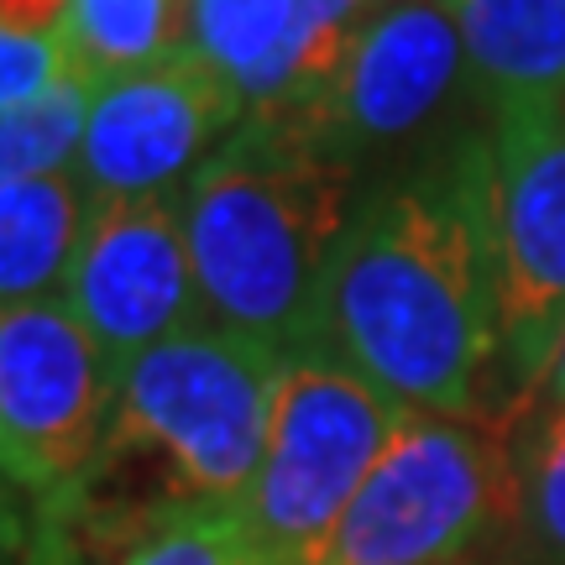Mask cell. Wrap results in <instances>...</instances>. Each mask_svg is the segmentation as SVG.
<instances>
[{"label":"cell","mask_w":565,"mask_h":565,"mask_svg":"<svg viewBox=\"0 0 565 565\" xmlns=\"http://www.w3.org/2000/svg\"><path fill=\"white\" fill-rule=\"evenodd\" d=\"M315 345L398 408L482 419L503 387L487 131L362 189L324 282Z\"/></svg>","instance_id":"obj_1"},{"label":"cell","mask_w":565,"mask_h":565,"mask_svg":"<svg viewBox=\"0 0 565 565\" xmlns=\"http://www.w3.org/2000/svg\"><path fill=\"white\" fill-rule=\"evenodd\" d=\"M356 173L315 126L246 116L179 194L204 315L278 356L315 345Z\"/></svg>","instance_id":"obj_2"},{"label":"cell","mask_w":565,"mask_h":565,"mask_svg":"<svg viewBox=\"0 0 565 565\" xmlns=\"http://www.w3.org/2000/svg\"><path fill=\"white\" fill-rule=\"evenodd\" d=\"M282 356L204 320L121 372L110 429L68 513L105 540L162 508H242L267 456Z\"/></svg>","instance_id":"obj_3"},{"label":"cell","mask_w":565,"mask_h":565,"mask_svg":"<svg viewBox=\"0 0 565 565\" xmlns=\"http://www.w3.org/2000/svg\"><path fill=\"white\" fill-rule=\"evenodd\" d=\"M404 408L320 345L282 356L263 471L242 519L273 565H320Z\"/></svg>","instance_id":"obj_4"},{"label":"cell","mask_w":565,"mask_h":565,"mask_svg":"<svg viewBox=\"0 0 565 565\" xmlns=\"http://www.w3.org/2000/svg\"><path fill=\"white\" fill-rule=\"evenodd\" d=\"M513 498V461L471 419L404 408L320 565H466Z\"/></svg>","instance_id":"obj_5"},{"label":"cell","mask_w":565,"mask_h":565,"mask_svg":"<svg viewBox=\"0 0 565 565\" xmlns=\"http://www.w3.org/2000/svg\"><path fill=\"white\" fill-rule=\"evenodd\" d=\"M482 131L503 387L529 398L565 345V100L498 110Z\"/></svg>","instance_id":"obj_6"},{"label":"cell","mask_w":565,"mask_h":565,"mask_svg":"<svg viewBox=\"0 0 565 565\" xmlns=\"http://www.w3.org/2000/svg\"><path fill=\"white\" fill-rule=\"evenodd\" d=\"M121 372L63 299L0 309V477L68 503L100 456Z\"/></svg>","instance_id":"obj_7"},{"label":"cell","mask_w":565,"mask_h":565,"mask_svg":"<svg viewBox=\"0 0 565 565\" xmlns=\"http://www.w3.org/2000/svg\"><path fill=\"white\" fill-rule=\"evenodd\" d=\"M242 121L236 84L183 42L168 58L89 89L74 173L89 200L179 194Z\"/></svg>","instance_id":"obj_8"},{"label":"cell","mask_w":565,"mask_h":565,"mask_svg":"<svg viewBox=\"0 0 565 565\" xmlns=\"http://www.w3.org/2000/svg\"><path fill=\"white\" fill-rule=\"evenodd\" d=\"M179 194L95 200L74 267L63 278L68 315L95 335L116 372L210 320L183 236Z\"/></svg>","instance_id":"obj_9"},{"label":"cell","mask_w":565,"mask_h":565,"mask_svg":"<svg viewBox=\"0 0 565 565\" xmlns=\"http://www.w3.org/2000/svg\"><path fill=\"white\" fill-rule=\"evenodd\" d=\"M456 100H471V74L450 6L393 0L362 21L315 131L362 168L366 158L429 141Z\"/></svg>","instance_id":"obj_10"},{"label":"cell","mask_w":565,"mask_h":565,"mask_svg":"<svg viewBox=\"0 0 565 565\" xmlns=\"http://www.w3.org/2000/svg\"><path fill=\"white\" fill-rule=\"evenodd\" d=\"M487 116L565 100V0H445Z\"/></svg>","instance_id":"obj_11"},{"label":"cell","mask_w":565,"mask_h":565,"mask_svg":"<svg viewBox=\"0 0 565 565\" xmlns=\"http://www.w3.org/2000/svg\"><path fill=\"white\" fill-rule=\"evenodd\" d=\"M89 194L74 168L0 189V309L53 299L89 225Z\"/></svg>","instance_id":"obj_12"},{"label":"cell","mask_w":565,"mask_h":565,"mask_svg":"<svg viewBox=\"0 0 565 565\" xmlns=\"http://www.w3.org/2000/svg\"><path fill=\"white\" fill-rule=\"evenodd\" d=\"M189 0H68L58 38L79 84L121 79L189 42Z\"/></svg>","instance_id":"obj_13"},{"label":"cell","mask_w":565,"mask_h":565,"mask_svg":"<svg viewBox=\"0 0 565 565\" xmlns=\"http://www.w3.org/2000/svg\"><path fill=\"white\" fill-rule=\"evenodd\" d=\"M110 565H273L257 550L242 508H162L110 540Z\"/></svg>","instance_id":"obj_14"},{"label":"cell","mask_w":565,"mask_h":565,"mask_svg":"<svg viewBox=\"0 0 565 565\" xmlns=\"http://www.w3.org/2000/svg\"><path fill=\"white\" fill-rule=\"evenodd\" d=\"M89 121V84L63 79L42 100L0 110V189L74 168Z\"/></svg>","instance_id":"obj_15"},{"label":"cell","mask_w":565,"mask_h":565,"mask_svg":"<svg viewBox=\"0 0 565 565\" xmlns=\"http://www.w3.org/2000/svg\"><path fill=\"white\" fill-rule=\"evenodd\" d=\"M513 503L529 540L565 565V404L534 419L513 456Z\"/></svg>","instance_id":"obj_16"},{"label":"cell","mask_w":565,"mask_h":565,"mask_svg":"<svg viewBox=\"0 0 565 565\" xmlns=\"http://www.w3.org/2000/svg\"><path fill=\"white\" fill-rule=\"evenodd\" d=\"M63 79H74L63 38H32V32L0 26V110L42 100Z\"/></svg>","instance_id":"obj_17"},{"label":"cell","mask_w":565,"mask_h":565,"mask_svg":"<svg viewBox=\"0 0 565 565\" xmlns=\"http://www.w3.org/2000/svg\"><path fill=\"white\" fill-rule=\"evenodd\" d=\"M68 0H0V26L32 32V38H58Z\"/></svg>","instance_id":"obj_18"},{"label":"cell","mask_w":565,"mask_h":565,"mask_svg":"<svg viewBox=\"0 0 565 565\" xmlns=\"http://www.w3.org/2000/svg\"><path fill=\"white\" fill-rule=\"evenodd\" d=\"M26 529H21V513H17V487L0 477V555H17Z\"/></svg>","instance_id":"obj_19"},{"label":"cell","mask_w":565,"mask_h":565,"mask_svg":"<svg viewBox=\"0 0 565 565\" xmlns=\"http://www.w3.org/2000/svg\"><path fill=\"white\" fill-rule=\"evenodd\" d=\"M545 404L550 408L565 404V345H561V356H555V366H550V377H545Z\"/></svg>","instance_id":"obj_20"},{"label":"cell","mask_w":565,"mask_h":565,"mask_svg":"<svg viewBox=\"0 0 565 565\" xmlns=\"http://www.w3.org/2000/svg\"><path fill=\"white\" fill-rule=\"evenodd\" d=\"M366 11H383V6H393V0H362Z\"/></svg>","instance_id":"obj_21"}]
</instances>
